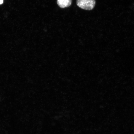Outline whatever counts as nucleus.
<instances>
[{
    "instance_id": "nucleus-1",
    "label": "nucleus",
    "mask_w": 134,
    "mask_h": 134,
    "mask_svg": "<svg viewBox=\"0 0 134 134\" xmlns=\"http://www.w3.org/2000/svg\"><path fill=\"white\" fill-rule=\"evenodd\" d=\"M95 0H77L76 4L82 9L87 10H91L94 7Z\"/></svg>"
},
{
    "instance_id": "nucleus-2",
    "label": "nucleus",
    "mask_w": 134,
    "mask_h": 134,
    "mask_svg": "<svg viewBox=\"0 0 134 134\" xmlns=\"http://www.w3.org/2000/svg\"><path fill=\"white\" fill-rule=\"evenodd\" d=\"M57 3L60 7L64 8L71 5L72 0H57Z\"/></svg>"
},
{
    "instance_id": "nucleus-3",
    "label": "nucleus",
    "mask_w": 134,
    "mask_h": 134,
    "mask_svg": "<svg viewBox=\"0 0 134 134\" xmlns=\"http://www.w3.org/2000/svg\"><path fill=\"white\" fill-rule=\"evenodd\" d=\"M4 0H0V4H2L3 3Z\"/></svg>"
}]
</instances>
